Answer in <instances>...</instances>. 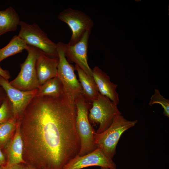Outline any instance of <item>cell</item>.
Instances as JSON below:
<instances>
[{"label": "cell", "instance_id": "obj_25", "mask_svg": "<svg viewBox=\"0 0 169 169\" xmlns=\"http://www.w3.org/2000/svg\"><path fill=\"white\" fill-rule=\"evenodd\" d=\"M7 163V161L5 157L2 153L0 147V166H4Z\"/></svg>", "mask_w": 169, "mask_h": 169}, {"label": "cell", "instance_id": "obj_20", "mask_svg": "<svg viewBox=\"0 0 169 169\" xmlns=\"http://www.w3.org/2000/svg\"><path fill=\"white\" fill-rule=\"evenodd\" d=\"M158 104L160 105L163 109V115L169 117V100L165 98L162 95L158 90L155 89L154 94L152 95L149 103L150 106Z\"/></svg>", "mask_w": 169, "mask_h": 169}, {"label": "cell", "instance_id": "obj_13", "mask_svg": "<svg viewBox=\"0 0 169 169\" xmlns=\"http://www.w3.org/2000/svg\"><path fill=\"white\" fill-rule=\"evenodd\" d=\"M92 74L100 93L118 105L120 100L116 91L117 84L112 82L110 76L98 67H94Z\"/></svg>", "mask_w": 169, "mask_h": 169}, {"label": "cell", "instance_id": "obj_1", "mask_svg": "<svg viewBox=\"0 0 169 169\" xmlns=\"http://www.w3.org/2000/svg\"><path fill=\"white\" fill-rule=\"evenodd\" d=\"M74 98L65 91L58 96L36 95L18 120L23 158L33 169H63L79 155Z\"/></svg>", "mask_w": 169, "mask_h": 169}, {"label": "cell", "instance_id": "obj_5", "mask_svg": "<svg viewBox=\"0 0 169 169\" xmlns=\"http://www.w3.org/2000/svg\"><path fill=\"white\" fill-rule=\"evenodd\" d=\"M92 102L89 119L93 124L99 125L96 132L99 134L107 129L115 117L121 113L118 108L117 105L100 93L97 99Z\"/></svg>", "mask_w": 169, "mask_h": 169}, {"label": "cell", "instance_id": "obj_2", "mask_svg": "<svg viewBox=\"0 0 169 169\" xmlns=\"http://www.w3.org/2000/svg\"><path fill=\"white\" fill-rule=\"evenodd\" d=\"M74 101L77 109L76 128L81 143L79 155L82 156L97 148L94 141L95 132L90 124L88 118L90 102L86 100L83 94L76 96Z\"/></svg>", "mask_w": 169, "mask_h": 169}, {"label": "cell", "instance_id": "obj_23", "mask_svg": "<svg viewBox=\"0 0 169 169\" xmlns=\"http://www.w3.org/2000/svg\"><path fill=\"white\" fill-rule=\"evenodd\" d=\"M0 76L8 80L10 77V75L9 72L6 70H4L0 66Z\"/></svg>", "mask_w": 169, "mask_h": 169}, {"label": "cell", "instance_id": "obj_4", "mask_svg": "<svg viewBox=\"0 0 169 169\" xmlns=\"http://www.w3.org/2000/svg\"><path fill=\"white\" fill-rule=\"evenodd\" d=\"M18 36L27 44L42 51L47 56L59 59L56 44L48 37L47 34L36 23L28 24L20 21Z\"/></svg>", "mask_w": 169, "mask_h": 169}, {"label": "cell", "instance_id": "obj_11", "mask_svg": "<svg viewBox=\"0 0 169 169\" xmlns=\"http://www.w3.org/2000/svg\"><path fill=\"white\" fill-rule=\"evenodd\" d=\"M97 166L109 169H116L112 159L107 156L99 148L85 155H78L72 159L63 169H81L90 166Z\"/></svg>", "mask_w": 169, "mask_h": 169}, {"label": "cell", "instance_id": "obj_9", "mask_svg": "<svg viewBox=\"0 0 169 169\" xmlns=\"http://www.w3.org/2000/svg\"><path fill=\"white\" fill-rule=\"evenodd\" d=\"M0 86L4 89L11 102L13 117L18 120L26 107L36 95L38 89L29 91L19 90L12 86L8 80L1 76Z\"/></svg>", "mask_w": 169, "mask_h": 169}, {"label": "cell", "instance_id": "obj_7", "mask_svg": "<svg viewBox=\"0 0 169 169\" xmlns=\"http://www.w3.org/2000/svg\"><path fill=\"white\" fill-rule=\"evenodd\" d=\"M57 18L68 24L71 30V37L67 44L69 45L79 42L87 31L92 30L93 25L90 16L81 11L70 8L60 12Z\"/></svg>", "mask_w": 169, "mask_h": 169}, {"label": "cell", "instance_id": "obj_12", "mask_svg": "<svg viewBox=\"0 0 169 169\" xmlns=\"http://www.w3.org/2000/svg\"><path fill=\"white\" fill-rule=\"evenodd\" d=\"M58 60L47 56L38 49L35 69L39 86L46 81L57 76Z\"/></svg>", "mask_w": 169, "mask_h": 169}, {"label": "cell", "instance_id": "obj_24", "mask_svg": "<svg viewBox=\"0 0 169 169\" xmlns=\"http://www.w3.org/2000/svg\"><path fill=\"white\" fill-rule=\"evenodd\" d=\"M7 97V95L5 92L4 89L1 87L0 88V106Z\"/></svg>", "mask_w": 169, "mask_h": 169}, {"label": "cell", "instance_id": "obj_14", "mask_svg": "<svg viewBox=\"0 0 169 169\" xmlns=\"http://www.w3.org/2000/svg\"><path fill=\"white\" fill-rule=\"evenodd\" d=\"M23 142L18 120L13 137L9 141L8 148V157L6 166L25 163L23 158Z\"/></svg>", "mask_w": 169, "mask_h": 169}, {"label": "cell", "instance_id": "obj_22", "mask_svg": "<svg viewBox=\"0 0 169 169\" xmlns=\"http://www.w3.org/2000/svg\"><path fill=\"white\" fill-rule=\"evenodd\" d=\"M24 163L15 164L2 166L3 169H23Z\"/></svg>", "mask_w": 169, "mask_h": 169}, {"label": "cell", "instance_id": "obj_3", "mask_svg": "<svg viewBox=\"0 0 169 169\" xmlns=\"http://www.w3.org/2000/svg\"><path fill=\"white\" fill-rule=\"evenodd\" d=\"M137 122V120H127L121 115H116L105 131L99 134L95 132L94 141L96 148L101 149L107 156L112 159L116 154V146L122 134L134 126Z\"/></svg>", "mask_w": 169, "mask_h": 169}, {"label": "cell", "instance_id": "obj_8", "mask_svg": "<svg viewBox=\"0 0 169 169\" xmlns=\"http://www.w3.org/2000/svg\"><path fill=\"white\" fill-rule=\"evenodd\" d=\"M64 44L61 42L56 44L59 58L57 76L62 82L65 91L75 98L79 95L83 94V90L74 73V69L65 57Z\"/></svg>", "mask_w": 169, "mask_h": 169}, {"label": "cell", "instance_id": "obj_28", "mask_svg": "<svg viewBox=\"0 0 169 169\" xmlns=\"http://www.w3.org/2000/svg\"><path fill=\"white\" fill-rule=\"evenodd\" d=\"M0 169H3V167L0 166Z\"/></svg>", "mask_w": 169, "mask_h": 169}, {"label": "cell", "instance_id": "obj_10", "mask_svg": "<svg viewBox=\"0 0 169 169\" xmlns=\"http://www.w3.org/2000/svg\"><path fill=\"white\" fill-rule=\"evenodd\" d=\"M91 31H87L74 45L64 44V50L65 57L69 61L75 63L88 75L93 76L92 69L89 66L87 60L89 39Z\"/></svg>", "mask_w": 169, "mask_h": 169}, {"label": "cell", "instance_id": "obj_19", "mask_svg": "<svg viewBox=\"0 0 169 169\" xmlns=\"http://www.w3.org/2000/svg\"><path fill=\"white\" fill-rule=\"evenodd\" d=\"M18 120L13 117L9 120L0 124V143L5 144L10 141L15 131Z\"/></svg>", "mask_w": 169, "mask_h": 169}, {"label": "cell", "instance_id": "obj_29", "mask_svg": "<svg viewBox=\"0 0 169 169\" xmlns=\"http://www.w3.org/2000/svg\"><path fill=\"white\" fill-rule=\"evenodd\" d=\"M1 87L0 86V88H1Z\"/></svg>", "mask_w": 169, "mask_h": 169}, {"label": "cell", "instance_id": "obj_21", "mask_svg": "<svg viewBox=\"0 0 169 169\" xmlns=\"http://www.w3.org/2000/svg\"><path fill=\"white\" fill-rule=\"evenodd\" d=\"M13 117L12 104L7 96L0 106V124Z\"/></svg>", "mask_w": 169, "mask_h": 169}, {"label": "cell", "instance_id": "obj_17", "mask_svg": "<svg viewBox=\"0 0 169 169\" xmlns=\"http://www.w3.org/2000/svg\"><path fill=\"white\" fill-rule=\"evenodd\" d=\"M65 91L60 80L56 76L48 80L40 86L36 95L58 96Z\"/></svg>", "mask_w": 169, "mask_h": 169}, {"label": "cell", "instance_id": "obj_6", "mask_svg": "<svg viewBox=\"0 0 169 169\" xmlns=\"http://www.w3.org/2000/svg\"><path fill=\"white\" fill-rule=\"evenodd\" d=\"M26 50L28 56L24 61L20 64L19 73L14 79L9 82L13 87L23 91L34 90L39 87L35 69L38 49L28 45Z\"/></svg>", "mask_w": 169, "mask_h": 169}, {"label": "cell", "instance_id": "obj_16", "mask_svg": "<svg viewBox=\"0 0 169 169\" xmlns=\"http://www.w3.org/2000/svg\"><path fill=\"white\" fill-rule=\"evenodd\" d=\"M20 21L19 15L12 7L0 11V36L7 32L15 31Z\"/></svg>", "mask_w": 169, "mask_h": 169}, {"label": "cell", "instance_id": "obj_27", "mask_svg": "<svg viewBox=\"0 0 169 169\" xmlns=\"http://www.w3.org/2000/svg\"><path fill=\"white\" fill-rule=\"evenodd\" d=\"M101 169H109L108 168H105V167H101Z\"/></svg>", "mask_w": 169, "mask_h": 169}, {"label": "cell", "instance_id": "obj_26", "mask_svg": "<svg viewBox=\"0 0 169 169\" xmlns=\"http://www.w3.org/2000/svg\"><path fill=\"white\" fill-rule=\"evenodd\" d=\"M23 169H33L28 165L24 164Z\"/></svg>", "mask_w": 169, "mask_h": 169}, {"label": "cell", "instance_id": "obj_18", "mask_svg": "<svg viewBox=\"0 0 169 169\" xmlns=\"http://www.w3.org/2000/svg\"><path fill=\"white\" fill-rule=\"evenodd\" d=\"M28 45L18 35L14 36L9 43L0 49V62L6 58L22 52Z\"/></svg>", "mask_w": 169, "mask_h": 169}, {"label": "cell", "instance_id": "obj_15", "mask_svg": "<svg viewBox=\"0 0 169 169\" xmlns=\"http://www.w3.org/2000/svg\"><path fill=\"white\" fill-rule=\"evenodd\" d=\"M74 68L78 73L83 95L87 100L92 102L97 99L100 94L93 77L88 75L76 64Z\"/></svg>", "mask_w": 169, "mask_h": 169}]
</instances>
